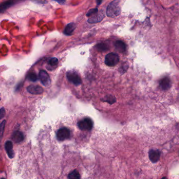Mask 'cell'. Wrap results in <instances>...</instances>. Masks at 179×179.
Wrapping results in <instances>:
<instances>
[{
	"label": "cell",
	"instance_id": "cell-14",
	"mask_svg": "<svg viewBox=\"0 0 179 179\" xmlns=\"http://www.w3.org/2000/svg\"><path fill=\"white\" fill-rule=\"evenodd\" d=\"M115 46L117 51L119 52H124L126 49V45L125 43L123 42L121 40H117L115 42Z\"/></svg>",
	"mask_w": 179,
	"mask_h": 179
},
{
	"label": "cell",
	"instance_id": "cell-24",
	"mask_svg": "<svg viewBox=\"0 0 179 179\" xmlns=\"http://www.w3.org/2000/svg\"><path fill=\"white\" fill-rule=\"evenodd\" d=\"M55 1L58 2L59 4H63L65 3L66 0H54Z\"/></svg>",
	"mask_w": 179,
	"mask_h": 179
},
{
	"label": "cell",
	"instance_id": "cell-23",
	"mask_svg": "<svg viewBox=\"0 0 179 179\" xmlns=\"http://www.w3.org/2000/svg\"><path fill=\"white\" fill-rule=\"evenodd\" d=\"M32 2L38 4H45L47 3L46 0H31Z\"/></svg>",
	"mask_w": 179,
	"mask_h": 179
},
{
	"label": "cell",
	"instance_id": "cell-20",
	"mask_svg": "<svg viewBox=\"0 0 179 179\" xmlns=\"http://www.w3.org/2000/svg\"><path fill=\"white\" fill-rule=\"evenodd\" d=\"M28 79L29 80L32 81H33V82H35L36 81H37V76L36 75V74L34 73H30L29 75H28Z\"/></svg>",
	"mask_w": 179,
	"mask_h": 179
},
{
	"label": "cell",
	"instance_id": "cell-8",
	"mask_svg": "<svg viewBox=\"0 0 179 179\" xmlns=\"http://www.w3.org/2000/svg\"><path fill=\"white\" fill-rule=\"evenodd\" d=\"M161 152L159 150H150L149 152V158L153 163H156L159 160Z\"/></svg>",
	"mask_w": 179,
	"mask_h": 179
},
{
	"label": "cell",
	"instance_id": "cell-12",
	"mask_svg": "<svg viewBox=\"0 0 179 179\" xmlns=\"http://www.w3.org/2000/svg\"><path fill=\"white\" fill-rule=\"evenodd\" d=\"M13 4L12 0H9L5 2H2L0 4V12L3 13L5 12L7 9L12 6Z\"/></svg>",
	"mask_w": 179,
	"mask_h": 179
},
{
	"label": "cell",
	"instance_id": "cell-9",
	"mask_svg": "<svg viewBox=\"0 0 179 179\" xmlns=\"http://www.w3.org/2000/svg\"><path fill=\"white\" fill-rule=\"evenodd\" d=\"M27 90L30 93L33 95H38L42 93L43 92L42 87L38 85H30L28 86Z\"/></svg>",
	"mask_w": 179,
	"mask_h": 179
},
{
	"label": "cell",
	"instance_id": "cell-4",
	"mask_svg": "<svg viewBox=\"0 0 179 179\" xmlns=\"http://www.w3.org/2000/svg\"><path fill=\"white\" fill-rule=\"evenodd\" d=\"M71 132L70 130L67 128H62L57 132V139L60 141L66 140L70 137Z\"/></svg>",
	"mask_w": 179,
	"mask_h": 179
},
{
	"label": "cell",
	"instance_id": "cell-18",
	"mask_svg": "<svg viewBox=\"0 0 179 179\" xmlns=\"http://www.w3.org/2000/svg\"><path fill=\"white\" fill-rule=\"evenodd\" d=\"M96 48L99 51H105L109 49V47L106 44L101 43V44H97L96 46Z\"/></svg>",
	"mask_w": 179,
	"mask_h": 179
},
{
	"label": "cell",
	"instance_id": "cell-6",
	"mask_svg": "<svg viewBox=\"0 0 179 179\" xmlns=\"http://www.w3.org/2000/svg\"><path fill=\"white\" fill-rule=\"evenodd\" d=\"M105 16V14L103 11H98L96 13L93 14V15L90 17L88 19V23L93 24V23H97L101 21L102 19H103Z\"/></svg>",
	"mask_w": 179,
	"mask_h": 179
},
{
	"label": "cell",
	"instance_id": "cell-16",
	"mask_svg": "<svg viewBox=\"0 0 179 179\" xmlns=\"http://www.w3.org/2000/svg\"><path fill=\"white\" fill-rule=\"evenodd\" d=\"M81 177L79 172L77 170H74L68 175V178L70 179H79Z\"/></svg>",
	"mask_w": 179,
	"mask_h": 179
},
{
	"label": "cell",
	"instance_id": "cell-10",
	"mask_svg": "<svg viewBox=\"0 0 179 179\" xmlns=\"http://www.w3.org/2000/svg\"><path fill=\"white\" fill-rule=\"evenodd\" d=\"M160 86L164 90H168L171 86V82L170 78L168 77L162 78L160 81Z\"/></svg>",
	"mask_w": 179,
	"mask_h": 179
},
{
	"label": "cell",
	"instance_id": "cell-25",
	"mask_svg": "<svg viewBox=\"0 0 179 179\" xmlns=\"http://www.w3.org/2000/svg\"><path fill=\"white\" fill-rule=\"evenodd\" d=\"M102 1H103V0H96V1H97V4L98 6H99V5H100L101 3H102Z\"/></svg>",
	"mask_w": 179,
	"mask_h": 179
},
{
	"label": "cell",
	"instance_id": "cell-3",
	"mask_svg": "<svg viewBox=\"0 0 179 179\" xmlns=\"http://www.w3.org/2000/svg\"><path fill=\"white\" fill-rule=\"evenodd\" d=\"M78 126L80 130L83 131H90L93 128V121L90 118H86L78 122Z\"/></svg>",
	"mask_w": 179,
	"mask_h": 179
},
{
	"label": "cell",
	"instance_id": "cell-17",
	"mask_svg": "<svg viewBox=\"0 0 179 179\" xmlns=\"http://www.w3.org/2000/svg\"><path fill=\"white\" fill-rule=\"evenodd\" d=\"M6 123V120H4V121H2V123H1V125H0V142H1V141L3 138V136Z\"/></svg>",
	"mask_w": 179,
	"mask_h": 179
},
{
	"label": "cell",
	"instance_id": "cell-22",
	"mask_svg": "<svg viewBox=\"0 0 179 179\" xmlns=\"http://www.w3.org/2000/svg\"><path fill=\"white\" fill-rule=\"evenodd\" d=\"M6 115V110L4 108L0 109V119H2Z\"/></svg>",
	"mask_w": 179,
	"mask_h": 179
},
{
	"label": "cell",
	"instance_id": "cell-21",
	"mask_svg": "<svg viewBox=\"0 0 179 179\" xmlns=\"http://www.w3.org/2000/svg\"><path fill=\"white\" fill-rule=\"evenodd\" d=\"M97 12H98V9H91L90 11H89L87 14H86V16L88 17H90L92 15H93V14H95Z\"/></svg>",
	"mask_w": 179,
	"mask_h": 179
},
{
	"label": "cell",
	"instance_id": "cell-1",
	"mask_svg": "<svg viewBox=\"0 0 179 179\" xmlns=\"http://www.w3.org/2000/svg\"><path fill=\"white\" fill-rule=\"evenodd\" d=\"M121 12V8L118 0H114L109 3L106 9V15L110 18H115Z\"/></svg>",
	"mask_w": 179,
	"mask_h": 179
},
{
	"label": "cell",
	"instance_id": "cell-19",
	"mask_svg": "<svg viewBox=\"0 0 179 179\" xmlns=\"http://www.w3.org/2000/svg\"><path fill=\"white\" fill-rule=\"evenodd\" d=\"M58 60L57 58H52L49 61V65L51 67H55L58 65Z\"/></svg>",
	"mask_w": 179,
	"mask_h": 179
},
{
	"label": "cell",
	"instance_id": "cell-11",
	"mask_svg": "<svg viewBox=\"0 0 179 179\" xmlns=\"http://www.w3.org/2000/svg\"><path fill=\"white\" fill-rule=\"evenodd\" d=\"M5 148L9 158L11 159L13 158L14 156V153L13 150L12 142L10 141H7L5 144Z\"/></svg>",
	"mask_w": 179,
	"mask_h": 179
},
{
	"label": "cell",
	"instance_id": "cell-2",
	"mask_svg": "<svg viewBox=\"0 0 179 179\" xmlns=\"http://www.w3.org/2000/svg\"><path fill=\"white\" fill-rule=\"evenodd\" d=\"M119 56L116 53H110L106 56L105 63L106 65L109 67L116 66L119 62Z\"/></svg>",
	"mask_w": 179,
	"mask_h": 179
},
{
	"label": "cell",
	"instance_id": "cell-5",
	"mask_svg": "<svg viewBox=\"0 0 179 179\" xmlns=\"http://www.w3.org/2000/svg\"><path fill=\"white\" fill-rule=\"evenodd\" d=\"M67 77L69 81L73 83L74 85L78 86L82 83L80 76L74 71H69L67 73Z\"/></svg>",
	"mask_w": 179,
	"mask_h": 179
},
{
	"label": "cell",
	"instance_id": "cell-13",
	"mask_svg": "<svg viewBox=\"0 0 179 179\" xmlns=\"http://www.w3.org/2000/svg\"><path fill=\"white\" fill-rule=\"evenodd\" d=\"M24 139V137L23 135V133L19 131H16L14 132L12 135L13 140L14 142H21Z\"/></svg>",
	"mask_w": 179,
	"mask_h": 179
},
{
	"label": "cell",
	"instance_id": "cell-7",
	"mask_svg": "<svg viewBox=\"0 0 179 179\" xmlns=\"http://www.w3.org/2000/svg\"><path fill=\"white\" fill-rule=\"evenodd\" d=\"M39 77L41 83L44 86H48L51 83V79L49 74L45 70H41L39 74Z\"/></svg>",
	"mask_w": 179,
	"mask_h": 179
},
{
	"label": "cell",
	"instance_id": "cell-15",
	"mask_svg": "<svg viewBox=\"0 0 179 179\" xmlns=\"http://www.w3.org/2000/svg\"><path fill=\"white\" fill-rule=\"evenodd\" d=\"M76 28V25L74 23H70L67 25L65 27L64 33L66 35H70L74 32Z\"/></svg>",
	"mask_w": 179,
	"mask_h": 179
}]
</instances>
